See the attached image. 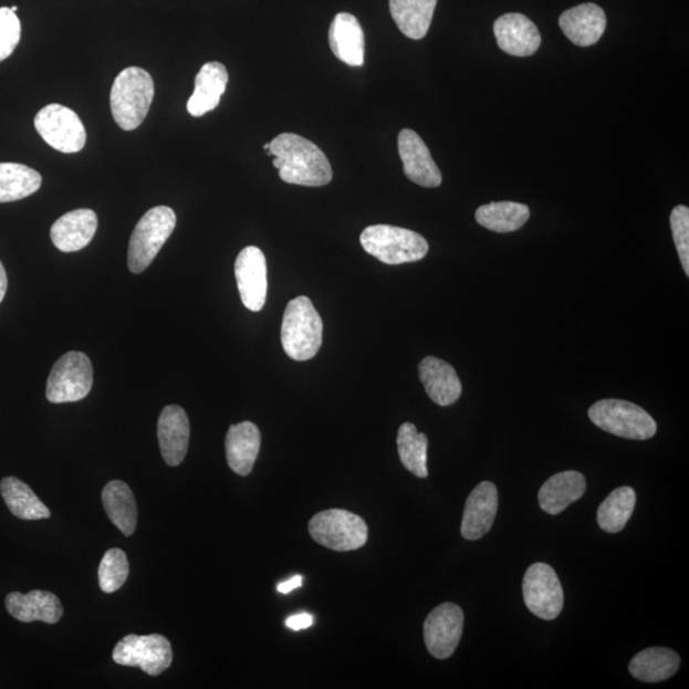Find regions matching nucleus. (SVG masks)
Returning a JSON list of instances; mask_svg holds the SVG:
<instances>
[{
	"instance_id": "7c9ffc66",
	"label": "nucleus",
	"mask_w": 689,
	"mask_h": 689,
	"mask_svg": "<svg viewBox=\"0 0 689 689\" xmlns=\"http://www.w3.org/2000/svg\"><path fill=\"white\" fill-rule=\"evenodd\" d=\"M479 226L495 232H512L525 226L530 219L528 205L518 202H492L480 206L476 212Z\"/></svg>"
},
{
	"instance_id": "412c9836",
	"label": "nucleus",
	"mask_w": 689,
	"mask_h": 689,
	"mask_svg": "<svg viewBox=\"0 0 689 689\" xmlns=\"http://www.w3.org/2000/svg\"><path fill=\"white\" fill-rule=\"evenodd\" d=\"M419 378L431 401L439 406H450L462 394L461 380L452 365L436 356H427L419 364Z\"/></svg>"
},
{
	"instance_id": "ea45409f",
	"label": "nucleus",
	"mask_w": 689,
	"mask_h": 689,
	"mask_svg": "<svg viewBox=\"0 0 689 689\" xmlns=\"http://www.w3.org/2000/svg\"><path fill=\"white\" fill-rule=\"evenodd\" d=\"M263 148L265 149V152H269V149H270V144H265Z\"/></svg>"
},
{
	"instance_id": "dca6fc26",
	"label": "nucleus",
	"mask_w": 689,
	"mask_h": 689,
	"mask_svg": "<svg viewBox=\"0 0 689 689\" xmlns=\"http://www.w3.org/2000/svg\"><path fill=\"white\" fill-rule=\"evenodd\" d=\"M498 512V491L491 481H483L468 498L462 514L461 535L469 542L479 541L491 531Z\"/></svg>"
},
{
	"instance_id": "58836bf2",
	"label": "nucleus",
	"mask_w": 689,
	"mask_h": 689,
	"mask_svg": "<svg viewBox=\"0 0 689 689\" xmlns=\"http://www.w3.org/2000/svg\"><path fill=\"white\" fill-rule=\"evenodd\" d=\"M7 288H8L7 273L4 270V265L2 264V262H0V303L3 302V299L7 293Z\"/></svg>"
},
{
	"instance_id": "b1692460",
	"label": "nucleus",
	"mask_w": 689,
	"mask_h": 689,
	"mask_svg": "<svg viewBox=\"0 0 689 689\" xmlns=\"http://www.w3.org/2000/svg\"><path fill=\"white\" fill-rule=\"evenodd\" d=\"M228 82L229 73L226 65L219 62L206 63L197 74L195 93L187 104L188 113L198 118L215 111L226 93Z\"/></svg>"
},
{
	"instance_id": "393cba45",
	"label": "nucleus",
	"mask_w": 689,
	"mask_h": 689,
	"mask_svg": "<svg viewBox=\"0 0 689 689\" xmlns=\"http://www.w3.org/2000/svg\"><path fill=\"white\" fill-rule=\"evenodd\" d=\"M586 492V479L581 472L570 470L547 479L539 491V505L550 514H560Z\"/></svg>"
},
{
	"instance_id": "e433bc0d",
	"label": "nucleus",
	"mask_w": 689,
	"mask_h": 689,
	"mask_svg": "<svg viewBox=\"0 0 689 689\" xmlns=\"http://www.w3.org/2000/svg\"><path fill=\"white\" fill-rule=\"evenodd\" d=\"M314 618L309 613L296 614V616L289 617L285 625L290 629L302 630L310 628L313 625Z\"/></svg>"
},
{
	"instance_id": "f03ea898",
	"label": "nucleus",
	"mask_w": 689,
	"mask_h": 689,
	"mask_svg": "<svg viewBox=\"0 0 689 689\" xmlns=\"http://www.w3.org/2000/svg\"><path fill=\"white\" fill-rule=\"evenodd\" d=\"M155 85L152 74L128 66L116 76L112 93L111 106L113 118L123 131H135L144 123L153 104Z\"/></svg>"
},
{
	"instance_id": "20e7f679",
	"label": "nucleus",
	"mask_w": 689,
	"mask_h": 689,
	"mask_svg": "<svg viewBox=\"0 0 689 689\" xmlns=\"http://www.w3.org/2000/svg\"><path fill=\"white\" fill-rule=\"evenodd\" d=\"M364 251L386 264L417 262L428 254L425 237L409 229L392 226H372L361 236Z\"/></svg>"
},
{
	"instance_id": "39448f33",
	"label": "nucleus",
	"mask_w": 689,
	"mask_h": 689,
	"mask_svg": "<svg viewBox=\"0 0 689 689\" xmlns=\"http://www.w3.org/2000/svg\"><path fill=\"white\" fill-rule=\"evenodd\" d=\"M588 418L608 434L635 441H646L657 435L658 426L651 415L625 400L597 401L588 409Z\"/></svg>"
},
{
	"instance_id": "aec40b11",
	"label": "nucleus",
	"mask_w": 689,
	"mask_h": 689,
	"mask_svg": "<svg viewBox=\"0 0 689 689\" xmlns=\"http://www.w3.org/2000/svg\"><path fill=\"white\" fill-rule=\"evenodd\" d=\"M6 608L17 620L23 624L41 620L55 625L63 616V607L53 593L32 591L29 594L11 593L6 597Z\"/></svg>"
},
{
	"instance_id": "f3484780",
	"label": "nucleus",
	"mask_w": 689,
	"mask_h": 689,
	"mask_svg": "<svg viewBox=\"0 0 689 689\" xmlns=\"http://www.w3.org/2000/svg\"><path fill=\"white\" fill-rule=\"evenodd\" d=\"M189 436V419L185 409L178 405L166 406L157 422V438L163 458L169 467H179L185 461Z\"/></svg>"
},
{
	"instance_id": "473e14b6",
	"label": "nucleus",
	"mask_w": 689,
	"mask_h": 689,
	"mask_svg": "<svg viewBox=\"0 0 689 689\" xmlns=\"http://www.w3.org/2000/svg\"><path fill=\"white\" fill-rule=\"evenodd\" d=\"M636 508V492L633 488L620 487L603 501L597 510V524L605 533L617 534L633 518Z\"/></svg>"
},
{
	"instance_id": "9d476101",
	"label": "nucleus",
	"mask_w": 689,
	"mask_h": 689,
	"mask_svg": "<svg viewBox=\"0 0 689 689\" xmlns=\"http://www.w3.org/2000/svg\"><path fill=\"white\" fill-rule=\"evenodd\" d=\"M113 660L123 667L140 668L148 676H159L171 666V645L161 635H128L116 644Z\"/></svg>"
},
{
	"instance_id": "4468645a",
	"label": "nucleus",
	"mask_w": 689,
	"mask_h": 689,
	"mask_svg": "<svg viewBox=\"0 0 689 689\" xmlns=\"http://www.w3.org/2000/svg\"><path fill=\"white\" fill-rule=\"evenodd\" d=\"M397 144L406 177L415 185L426 188H437L442 185V173L417 132L403 129L398 135Z\"/></svg>"
},
{
	"instance_id": "6e6552de",
	"label": "nucleus",
	"mask_w": 689,
	"mask_h": 689,
	"mask_svg": "<svg viewBox=\"0 0 689 689\" xmlns=\"http://www.w3.org/2000/svg\"><path fill=\"white\" fill-rule=\"evenodd\" d=\"M94 369L86 354L70 352L54 364L48 378L46 398L53 404L83 400L93 388Z\"/></svg>"
},
{
	"instance_id": "6ab92c4d",
	"label": "nucleus",
	"mask_w": 689,
	"mask_h": 689,
	"mask_svg": "<svg viewBox=\"0 0 689 689\" xmlns=\"http://www.w3.org/2000/svg\"><path fill=\"white\" fill-rule=\"evenodd\" d=\"M97 226V215L93 210H74L54 222L50 238L61 252H77L91 243Z\"/></svg>"
},
{
	"instance_id": "bb28decb",
	"label": "nucleus",
	"mask_w": 689,
	"mask_h": 689,
	"mask_svg": "<svg viewBox=\"0 0 689 689\" xmlns=\"http://www.w3.org/2000/svg\"><path fill=\"white\" fill-rule=\"evenodd\" d=\"M438 0H389V12L406 38L427 36Z\"/></svg>"
},
{
	"instance_id": "4be33fe9",
	"label": "nucleus",
	"mask_w": 689,
	"mask_h": 689,
	"mask_svg": "<svg viewBox=\"0 0 689 689\" xmlns=\"http://www.w3.org/2000/svg\"><path fill=\"white\" fill-rule=\"evenodd\" d=\"M229 468L240 477L251 474L261 450V431L251 421L229 428L226 439Z\"/></svg>"
},
{
	"instance_id": "ddd939ff",
	"label": "nucleus",
	"mask_w": 689,
	"mask_h": 689,
	"mask_svg": "<svg viewBox=\"0 0 689 689\" xmlns=\"http://www.w3.org/2000/svg\"><path fill=\"white\" fill-rule=\"evenodd\" d=\"M236 279L246 309L260 312L268 296V263L260 248L247 247L239 253Z\"/></svg>"
},
{
	"instance_id": "f257e3e1",
	"label": "nucleus",
	"mask_w": 689,
	"mask_h": 689,
	"mask_svg": "<svg viewBox=\"0 0 689 689\" xmlns=\"http://www.w3.org/2000/svg\"><path fill=\"white\" fill-rule=\"evenodd\" d=\"M268 154L275 156L273 166L279 169L281 180L289 185L323 187L334 177L322 149L294 133H282L273 138Z\"/></svg>"
},
{
	"instance_id": "72a5a7b5",
	"label": "nucleus",
	"mask_w": 689,
	"mask_h": 689,
	"mask_svg": "<svg viewBox=\"0 0 689 689\" xmlns=\"http://www.w3.org/2000/svg\"><path fill=\"white\" fill-rule=\"evenodd\" d=\"M129 575V563L126 553L118 547L104 554L98 567L100 588L106 594L118 592Z\"/></svg>"
},
{
	"instance_id": "f8f14e48",
	"label": "nucleus",
	"mask_w": 689,
	"mask_h": 689,
	"mask_svg": "<svg viewBox=\"0 0 689 689\" xmlns=\"http://www.w3.org/2000/svg\"><path fill=\"white\" fill-rule=\"evenodd\" d=\"M463 620L462 609L453 603H443L431 610L425 624L429 654L439 660L451 658L461 641Z\"/></svg>"
},
{
	"instance_id": "9b49d317",
	"label": "nucleus",
	"mask_w": 689,
	"mask_h": 689,
	"mask_svg": "<svg viewBox=\"0 0 689 689\" xmlns=\"http://www.w3.org/2000/svg\"><path fill=\"white\" fill-rule=\"evenodd\" d=\"M528 609L544 620L557 618L563 609L564 594L557 572L550 564L529 567L522 583Z\"/></svg>"
},
{
	"instance_id": "a211bd4d",
	"label": "nucleus",
	"mask_w": 689,
	"mask_h": 689,
	"mask_svg": "<svg viewBox=\"0 0 689 689\" xmlns=\"http://www.w3.org/2000/svg\"><path fill=\"white\" fill-rule=\"evenodd\" d=\"M560 28L575 45L593 46L607 29V15L595 3L580 4L561 14Z\"/></svg>"
},
{
	"instance_id": "a19ab883",
	"label": "nucleus",
	"mask_w": 689,
	"mask_h": 689,
	"mask_svg": "<svg viewBox=\"0 0 689 689\" xmlns=\"http://www.w3.org/2000/svg\"><path fill=\"white\" fill-rule=\"evenodd\" d=\"M11 10H12V12H14V13H15L17 11H19V8H17V7L14 6V7H12V8H11Z\"/></svg>"
},
{
	"instance_id": "c9c22d12",
	"label": "nucleus",
	"mask_w": 689,
	"mask_h": 689,
	"mask_svg": "<svg viewBox=\"0 0 689 689\" xmlns=\"http://www.w3.org/2000/svg\"><path fill=\"white\" fill-rule=\"evenodd\" d=\"M21 40V22L11 8H0V62L14 52Z\"/></svg>"
},
{
	"instance_id": "c756f323",
	"label": "nucleus",
	"mask_w": 689,
	"mask_h": 689,
	"mask_svg": "<svg viewBox=\"0 0 689 689\" xmlns=\"http://www.w3.org/2000/svg\"><path fill=\"white\" fill-rule=\"evenodd\" d=\"M41 182L40 173L27 165L0 163V203L20 201L36 194Z\"/></svg>"
},
{
	"instance_id": "f704fd0d",
	"label": "nucleus",
	"mask_w": 689,
	"mask_h": 689,
	"mask_svg": "<svg viewBox=\"0 0 689 689\" xmlns=\"http://www.w3.org/2000/svg\"><path fill=\"white\" fill-rule=\"evenodd\" d=\"M670 228L677 247L680 263L689 276V209L679 205L670 213Z\"/></svg>"
},
{
	"instance_id": "c85d7f7f",
	"label": "nucleus",
	"mask_w": 689,
	"mask_h": 689,
	"mask_svg": "<svg viewBox=\"0 0 689 689\" xmlns=\"http://www.w3.org/2000/svg\"><path fill=\"white\" fill-rule=\"evenodd\" d=\"M0 492L7 508L15 518L27 521L43 520L50 518V511L41 502L32 489L14 477H8L0 483Z\"/></svg>"
},
{
	"instance_id": "1a4fd4ad",
	"label": "nucleus",
	"mask_w": 689,
	"mask_h": 689,
	"mask_svg": "<svg viewBox=\"0 0 689 689\" xmlns=\"http://www.w3.org/2000/svg\"><path fill=\"white\" fill-rule=\"evenodd\" d=\"M35 128L49 146L63 154H76L86 145V129L70 107L50 104L35 116Z\"/></svg>"
},
{
	"instance_id": "4c0bfd02",
	"label": "nucleus",
	"mask_w": 689,
	"mask_h": 689,
	"mask_svg": "<svg viewBox=\"0 0 689 689\" xmlns=\"http://www.w3.org/2000/svg\"><path fill=\"white\" fill-rule=\"evenodd\" d=\"M302 585H303V576L297 575L286 581V583L279 584L278 592L281 594H289L295 591V588L301 587Z\"/></svg>"
},
{
	"instance_id": "2eb2a0df",
	"label": "nucleus",
	"mask_w": 689,
	"mask_h": 689,
	"mask_svg": "<svg viewBox=\"0 0 689 689\" xmlns=\"http://www.w3.org/2000/svg\"><path fill=\"white\" fill-rule=\"evenodd\" d=\"M498 46L513 56H530L542 45V35L535 23L521 13H508L494 22Z\"/></svg>"
},
{
	"instance_id": "2f4dec72",
	"label": "nucleus",
	"mask_w": 689,
	"mask_h": 689,
	"mask_svg": "<svg viewBox=\"0 0 689 689\" xmlns=\"http://www.w3.org/2000/svg\"><path fill=\"white\" fill-rule=\"evenodd\" d=\"M398 456L406 470L420 479L428 478V437L411 422H404L397 434Z\"/></svg>"
},
{
	"instance_id": "5701e85b",
	"label": "nucleus",
	"mask_w": 689,
	"mask_h": 689,
	"mask_svg": "<svg viewBox=\"0 0 689 689\" xmlns=\"http://www.w3.org/2000/svg\"><path fill=\"white\" fill-rule=\"evenodd\" d=\"M332 53L351 66L364 63L365 38L361 22L351 13H338L328 31Z\"/></svg>"
},
{
	"instance_id": "0eeeda50",
	"label": "nucleus",
	"mask_w": 689,
	"mask_h": 689,
	"mask_svg": "<svg viewBox=\"0 0 689 689\" xmlns=\"http://www.w3.org/2000/svg\"><path fill=\"white\" fill-rule=\"evenodd\" d=\"M309 530L315 543L335 552L361 550L368 541L365 521L345 510L332 509L314 514Z\"/></svg>"
},
{
	"instance_id": "cd10ccee",
	"label": "nucleus",
	"mask_w": 689,
	"mask_h": 689,
	"mask_svg": "<svg viewBox=\"0 0 689 689\" xmlns=\"http://www.w3.org/2000/svg\"><path fill=\"white\" fill-rule=\"evenodd\" d=\"M102 498L107 518L124 535H133L137 526L138 511L135 495L128 484L113 480L104 488Z\"/></svg>"
},
{
	"instance_id": "7ed1b4c3",
	"label": "nucleus",
	"mask_w": 689,
	"mask_h": 689,
	"mask_svg": "<svg viewBox=\"0 0 689 689\" xmlns=\"http://www.w3.org/2000/svg\"><path fill=\"white\" fill-rule=\"evenodd\" d=\"M323 322L310 297L297 296L290 301L282 320L281 343L289 358L305 362L320 352Z\"/></svg>"
},
{
	"instance_id": "a878e982",
	"label": "nucleus",
	"mask_w": 689,
	"mask_h": 689,
	"mask_svg": "<svg viewBox=\"0 0 689 689\" xmlns=\"http://www.w3.org/2000/svg\"><path fill=\"white\" fill-rule=\"evenodd\" d=\"M680 667L679 655L667 647H650L629 662V674L645 683H659L674 677Z\"/></svg>"
},
{
	"instance_id": "423d86ee",
	"label": "nucleus",
	"mask_w": 689,
	"mask_h": 689,
	"mask_svg": "<svg viewBox=\"0 0 689 689\" xmlns=\"http://www.w3.org/2000/svg\"><path fill=\"white\" fill-rule=\"evenodd\" d=\"M176 226L177 215L170 207L157 206L143 216L133 230L128 248L132 273L144 272L153 263Z\"/></svg>"
}]
</instances>
